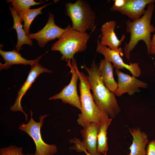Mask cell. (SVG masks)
I'll use <instances>...</instances> for the list:
<instances>
[{
    "label": "cell",
    "mask_w": 155,
    "mask_h": 155,
    "mask_svg": "<svg viewBox=\"0 0 155 155\" xmlns=\"http://www.w3.org/2000/svg\"><path fill=\"white\" fill-rule=\"evenodd\" d=\"M96 51L102 55L104 59L112 63L114 68L120 69L125 68L129 70L136 78L140 77L141 73V69L137 63H130L129 64L125 63L121 56L123 55L122 49L119 47L118 49H111L106 46L100 44L98 40Z\"/></svg>",
    "instance_id": "cell-7"
},
{
    "label": "cell",
    "mask_w": 155,
    "mask_h": 155,
    "mask_svg": "<svg viewBox=\"0 0 155 155\" xmlns=\"http://www.w3.org/2000/svg\"><path fill=\"white\" fill-rule=\"evenodd\" d=\"M51 4H47L36 9L25 10L21 11L18 14L21 22H24V29L27 35L30 34V27L34 18L37 15L42 13L41 10L43 9Z\"/></svg>",
    "instance_id": "cell-20"
},
{
    "label": "cell",
    "mask_w": 155,
    "mask_h": 155,
    "mask_svg": "<svg viewBox=\"0 0 155 155\" xmlns=\"http://www.w3.org/2000/svg\"><path fill=\"white\" fill-rule=\"evenodd\" d=\"M129 131L133 140L129 148L130 153L127 155H147L146 148L149 142L148 135L139 127L129 128Z\"/></svg>",
    "instance_id": "cell-16"
},
{
    "label": "cell",
    "mask_w": 155,
    "mask_h": 155,
    "mask_svg": "<svg viewBox=\"0 0 155 155\" xmlns=\"http://www.w3.org/2000/svg\"><path fill=\"white\" fill-rule=\"evenodd\" d=\"M65 31L52 45L51 50L58 51L62 55V60L68 62L72 60L76 53L82 52L87 48L89 34L72 29L69 25L65 28Z\"/></svg>",
    "instance_id": "cell-4"
},
{
    "label": "cell",
    "mask_w": 155,
    "mask_h": 155,
    "mask_svg": "<svg viewBox=\"0 0 155 155\" xmlns=\"http://www.w3.org/2000/svg\"><path fill=\"white\" fill-rule=\"evenodd\" d=\"M116 25L115 20L110 21L104 24L100 29L102 36L100 43L107 46L111 49L113 50L119 48L125 38V36L123 34L120 40L118 39L115 32Z\"/></svg>",
    "instance_id": "cell-14"
},
{
    "label": "cell",
    "mask_w": 155,
    "mask_h": 155,
    "mask_svg": "<svg viewBox=\"0 0 155 155\" xmlns=\"http://www.w3.org/2000/svg\"><path fill=\"white\" fill-rule=\"evenodd\" d=\"M65 5V14L72 22V29L86 32L93 28L96 22L95 13L86 1L78 0L73 3L69 1Z\"/></svg>",
    "instance_id": "cell-5"
},
{
    "label": "cell",
    "mask_w": 155,
    "mask_h": 155,
    "mask_svg": "<svg viewBox=\"0 0 155 155\" xmlns=\"http://www.w3.org/2000/svg\"><path fill=\"white\" fill-rule=\"evenodd\" d=\"M83 127L80 131L83 138L82 142L83 151H87L90 154H96L98 152L97 136L99 125L91 123Z\"/></svg>",
    "instance_id": "cell-13"
},
{
    "label": "cell",
    "mask_w": 155,
    "mask_h": 155,
    "mask_svg": "<svg viewBox=\"0 0 155 155\" xmlns=\"http://www.w3.org/2000/svg\"><path fill=\"white\" fill-rule=\"evenodd\" d=\"M114 68L111 63L104 59L101 60L98 67L99 74L104 84L113 92L118 86L117 83L114 78Z\"/></svg>",
    "instance_id": "cell-17"
},
{
    "label": "cell",
    "mask_w": 155,
    "mask_h": 155,
    "mask_svg": "<svg viewBox=\"0 0 155 155\" xmlns=\"http://www.w3.org/2000/svg\"><path fill=\"white\" fill-rule=\"evenodd\" d=\"M155 0H125L124 5L119 8L111 7V11H117L134 21L140 19L145 13L147 5L154 3Z\"/></svg>",
    "instance_id": "cell-12"
},
{
    "label": "cell",
    "mask_w": 155,
    "mask_h": 155,
    "mask_svg": "<svg viewBox=\"0 0 155 155\" xmlns=\"http://www.w3.org/2000/svg\"><path fill=\"white\" fill-rule=\"evenodd\" d=\"M30 119L26 124L22 123L19 128L27 133L33 139L36 145L35 153L31 155H54L57 152L56 146L49 144L45 142L42 139L40 129L43 126L44 119L48 116L47 114L39 117V121H35L32 118L33 113L30 110Z\"/></svg>",
    "instance_id": "cell-6"
},
{
    "label": "cell",
    "mask_w": 155,
    "mask_h": 155,
    "mask_svg": "<svg viewBox=\"0 0 155 155\" xmlns=\"http://www.w3.org/2000/svg\"><path fill=\"white\" fill-rule=\"evenodd\" d=\"M7 3H11L13 9L18 15L22 11L29 9L30 6L38 5L44 1L36 2L33 0H8Z\"/></svg>",
    "instance_id": "cell-21"
},
{
    "label": "cell",
    "mask_w": 155,
    "mask_h": 155,
    "mask_svg": "<svg viewBox=\"0 0 155 155\" xmlns=\"http://www.w3.org/2000/svg\"><path fill=\"white\" fill-rule=\"evenodd\" d=\"M0 155H27L23 152L22 147H18L11 145L7 147L2 148L0 150Z\"/></svg>",
    "instance_id": "cell-22"
},
{
    "label": "cell",
    "mask_w": 155,
    "mask_h": 155,
    "mask_svg": "<svg viewBox=\"0 0 155 155\" xmlns=\"http://www.w3.org/2000/svg\"><path fill=\"white\" fill-rule=\"evenodd\" d=\"M27 155H31V154H27Z\"/></svg>",
    "instance_id": "cell-27"
},
{
    "label": "cell",
    "mask_w": 155,
    "mask_h": 155,
    "mask_svg": "<svg viewBox=\"0 0 155 155\" xmlns=\"http://www.w3.org/2000/svg\"><path fill=\"white\" fill-rule=\"evenodd\" d=\"M84 67L87 72L93 97L98 108L106 113L112 119L120 113L121 109L113 92L110 91L102 82L98 71V66L94 60L90 68Z\"/></svg>",
    "instance_id": "cell-1"
},
{
    "label": "cell",
    "mask_w": 155,
    "mask_h": 155,
    "mask_svg": "<svg viewBox=\"0 0 155 155\" xmlns=\"http://www.w3.org/2000/svg\"><path fill=\"white\" fill-rule=\"evenodd\" d=\"M87 155H102V154L101 153H99L98 152L96 154H90L88 153H87V152L86 151L85 152Z\"/></svg>",
    "instance_id": "cell-26"
},
{
    "label": "cell",
    "mask_w": 155,
    "mask_h": 155,
    "mask_svg": "<svg viewBox=\"0 0 155 155\" xmlns=\"http://www.w3.org/2000/svg\"><path fill=\"white\" fill-rule=\"evenodd\" d=\"M45 54L36 59L28 60L23 57L21 54L14 49L12 51H3L1 49L0 55L3 58L5 63L3 64L0 63V69L1 70L8 69L14 65H30L31 66H32L38 63L43 56Z\"/></svg>",
    "instance_id": "cell-15"
},
{
    "label": "cell",
    "mask_w": 155,
    "mask_h": 155,
    "mask_svg": "<svg viewBox=\"0 0 155 155\" xmlns=\"http://www.w3.org/2000/svg\"><path fill=\"white\" fill-rule=\"evenodd\" d=\"M150 54L155 55V32L151 39Z\"/></svg>",
    "instance_id": "cell-25"
},
{
    "label": "cell",
    "mask_w": 155,
    "mask_h": 155,
    "mask_svg": "<svg viewBox=\"0 0 155 155\" xmlns=\"http://www.w3.org/2000/svg\"><path fill=\"white\" fill-rule=\"evenodd\" d=\"M113 5L111 8H119L122 7L124 4L125 0H115Z\"/></svg>",
    "instance_id": "cell-24"
},
{
    "label": "cell",
    "mask_w": 155,
    "mask_h": 155,
    "mask_svg": "<svg viewBox=\"0 0 155 155\" xmlns=\"http://www.w3.org/2000/svg\"><path fill=\"white\" fill-rule=\"evenodd\" d=\"M115 72L117 77L118 86L114 92L115 96H121L125 93L129 95L134 94L136 92H140V88H146L148 84L137 78L130 76L124 73L119 69H115Z\"/></svg>",
    "instance_id": "cell-10"
},
{
    "label": "cell",
    "mask_w": 155,
    "mask_h": 155,
    "mask_svg": "<svg viewBox=\"0 0 155 155\" xmlns=\"http://www.w3.org/2000/svg\"><path fill=\"white\" fill-rule=\"evenodd\" d=\"M154 3L148 5L145 14L140 19L125 22L126 32L130 34L129 41L128 43H125L123 53L127 59H130L131 53L141 40L145 43L147 53L149 55H150L151 33L155 32V28L151 24L155 8Z\"/></svg>",
    "instance_id": "cell-3"
},
{
    "label": "cell",
    "mask_w": 155,
    "mask_h": 155,
    "mask_svg": "<svg viewBox=\"0 0 155 155\" xmlns=\"http://www.w3.org/2000/svg\"><path fill=\"white\" fill-rule=\"evenodd\" d=\"M112 120L108 118L99 125L97 137V150L104 155H107L108 148L107 137V130Z\"/></svg>",
    "instance_id": "cell-19"
},
{
    "label": "cell",
    "mask_w": 155,
    "mask_h": 155,
    "mask_svg": "<svg viewBox=\"0 0 155 155\" xmlns=\"http://www.w3.org/2000/svg\"><path fill=\"white\" fill-rule=\"evenodd\" d=\"M71 63L78 75L80 81L79 88L81 113L78 115L77 122L82 127L91 123L100 125L108 118V115L98 108L94 101L90 92L91 87L88 76L79 71L75 59L72 60Z\"/></svg>",
    "instance_id": "cell-2"
},
{
    "label": "cell",
    "mask_w": 155,
    "mask_h": 155,
    "mask_svg": "<svg viewBox=\"0 0 155 155\" xmlns=\"http://www.w3.org/2000/svg\"><path fill=\"white\" fill-rule=\"evenodd\" d=\"M13 20V25L12 28L16 30L18 41L15 46L16 50L19 52L21 46L24 44H27L30 46L33 45L32 41L26 34L23 26L21 24L20 18L16 11L11 7V5L9 7Z\"/></svg>",
    "instance_id": "cell-18"
},
{
    "label": "cell",
    "mask_w": 155,
    "mask_h": 155,
    "mask_svg": "<svg viewBox=\"0 0 155 155\" xmlns=\"http://www.w3.org/2000/svg\"><path fill=\"white\" fill-rule=\"evenodd\" d=\"M67 65L70 68V72L72 73V77L69 83L64 87L60 92L50 97L49 99H61L63 103L68 104L81 110L80 97L78 95L77 88L79 75L74 67L70 63V60L67 62Z\"/></svg>",
    "instance_id": "cell-8"
},
{
    "label": "cell",
    "mask_w": 155,
    "mask_h": 155,
    "mask_svg": "<svg viewBox=\"0 0 155 155\" xmlns=\"http://www.w3.org/2000/svg\"><path fill=\"white\" fill-rule=\"evenodd\" d=\"M48 13V21L44 27L37 32L30 33L27 35L30 39L36 40L39 46L42 48L44 47L48 42L59 39L65 30L57 25L54 15L51 12Z\"/></svg>",
    "instance_id": "cell-9"
},
{
    "label": "cell",
    "mask_w": 155,
    "mask_h": 155,
    "mask_svg": "<svg viewBox=\"0 0 155 155\" xmlns=\"http://www.w3.org/2000/svg\"><path fill=\"white\" fill-rule=\"evenodd\" d=\"M146 152L147 155H155V140H152L149 142Z\"/></svg>",
    "instance_id": "cell-23"
},
{
    "label": "cell",
    "mask_w": 155,
    "mask_h": 155,
    "mask_svg": "<svg viewBox=\"0 0 155 155\" xmlns=\"http://www.w3.org/2000/svg\"><path fill=\"white\" fill-rule=\"evenodd\" d=\"M52 71L42 66L38 63L31 66V69L24 82L18 92V95L13 105L10 108L13 111H20L25 115L26 120H27V115L24 112L21 105V102L23 96L35 82L36 78L41 74L44 73H51Z\"/></svg>",
    "instance_id": "cell-11"
}]
</instances>
